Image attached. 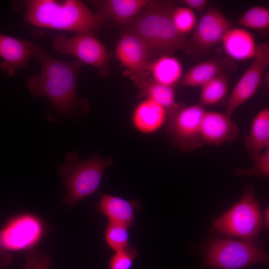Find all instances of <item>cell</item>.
Wrapping results in <instances>:
<instances>
[{
    "mask_svg": "<svg viewBox=\"0 0 269 269\" xmlns=\"http://www.w3.org/2000/svg\"><path fill=\"white\" fill-rule=\"evenodd\" d=\"M34 57L39 60L38 73L29 77L27 86L32 97H46L50 105L46 116L50 121L54 114L67 116L79 107L76 93L79 72L84 65L77 59L65 61L49 56L40 46L36 45Z\"/></svg>",
    "mask_w": 269,
    "mask_h": 269,
    "instance_id": "1",
    "label": "cell"
},
{
    "mask_svg": "<svg viewBox=\"0 0 269 269\" xmlns=\"http://www.w3.org/2000/svg\"><path fill=\"white\" fill-rule=\"evenodd\" d=\"M174 4L172 0H150L124 26V32L134 34L146 44L152 61L179 50L190 54L189 39L177 31L172 21Z\"/></svg>",
    "mask_w": 269,
    "mask_h": 269,
    "instance_id": "2",
    "label": "cell"
},
{
    "mask_svg": "<svg viewBox=\"0 0 269 269\" xmlns=\"http://www.w3.org/2000/svg\"><path fill=\"white\" fill-rule=\"evenodd\" d=\"M21 3L25 20L38 27L75 33L94 32L106 20L80 0H26Z\"/></svg>",
    "mask_w": 269,
    "mask_h": 269,
    "instance_id": "3",
    "label": "cell"
},
{
    "mask_svg": "<svg viewBox=\"0 0 269 269\" xmlns=\"http://www.w3.org/2000/svg\"><path fill=\"white\" fill-rule=\"evenodd\" d=\"M113 163L112 157L103 158L98 153L87 159L79 160L76 152H69L58 171L66 188L62 204L72 207L80 200L95 193L100 186L106 169Z\"/></svg>",
    "mask_w": 269,
    "mask_h": 269,
    "instance_id": "4",
    "label": "cell"
},
{
    "mask_svg": "<svg viewBox=\"0 0 269 269\" xmlns=\"http://www.w3.org/2000/svg\"><path fill=\"white\" fill-rule=\"evenodd\" d=\"M213 225L228 238L255 242L263 227V215L252 187H246L241 199L215 219Z\"/></svg>",
    "mask_w": 269,
    "mask_h": 269,
    "instance_id": "5",
    "label": "cell"
},
{
    "mask_svg": "<svg viewBox=\"0 0 269 269\" xmlns=\"http://www.w3.org/2000/svg\"><path fill=\"white\" fill-rule=\"evenodd\" d=\"M269 255L255 242L216 238L208 245L206 266L220 269H240L254 264H267Z\"/></svg>",
    "mask_w": 269,
    "mask_h": 269,
    "instance_id": "6",
    "label": "cell"
},
{
    "mask_svg": "<svg viewBox=\"0 0 269 269\" xmlns=\"http://www.w3.org/2000/svg\"><path fill=\"white\" fill-rule=\"evenodd\" d=\"M43 233L42 222L33 215H21L9 220L0 229V269L10 263L12 252L34 249Z\"/></svg>",
    "mask_w": 269,
    "mask_h": 269,
    "instance_id": "7",
    "label": "cell"
},
{
    "mask_svg": "<svg viewBox=\"0 0 269 269\" xmlns=\"http://www.w3.org/2000/svg\"><path fill=\"white\" fill-rule=\"evenodd\" d=\"M52 47L58 53L74 56L84 64L95 67L102 76L109 74L111 56L94 32L77 33L69 37L58 34L52 40Z\"/></svg>",
    "mask_w": 269,
    "mask_h": 269,
    "instance_id": "8",
    "label": "cell"
},
{
    "mask_svg": "<svg viewBox=\"0 0 269 269\" xmlns=\"http://www.w3.org/2000/svg\"><path fill=\"white\" fill-rule=\"evenodd\" d=\"M205 112L199 104L180 105L168 115L165 129L173 146L189 153L204 144L200 134V125Z\"/></svg>",
    "mask_w": 269,
    "mask_h": 269,
    "instance_id": "9",
    "label": "cell"
},
{
    "mask_svg": "<svg viewBox=\"0 0 269 269\" xmlns=\"http://www.w3.org/2000/svg\"><path fill=\"white\" fill-rule=\"evenodd\" d=\"M115 54L139 89L148 82V68L152 59L148 47L139 37L124 32L117 43Z\"/></svg>",
    "mask_w": 269,
    "mask_h": 269,
    "instance_id": "10",
    "label": "cell"
},
{
    "mask_svg": "<svg viewBox=\"0 0 269 269\" xmlns=\"http://www.w3.org/2000/svg\"><path fill=\"white\" fill-rule=\"evenodd\" d=\"M269 64V44L257 45L254 61L234 86L229 97L226 114L231 116L235 110L252 98L260 87Z\"/></svg>",
    "mask_w": 269,
    "mask_h": 269,
    "instance_id": "11",
    "label": "cell"
},
{
    "mask_svg": "<svg viewBox=\"0 0 269 269\" xmlns=\"http://www.w3.org/2000/svg\"><path fill=\"white\" fill-rule=\"evenodd\" d=\"M233 27L231 21L217 7L210 6L203 14L189 39L190 54L203 55L221 42Z\"/></svg>",
    "mask_w": 269,
    "mask_h": 269,
    "instance_id": "12",
    "label": "cell"
},
{
    "mask_svg": "<svg viewBox=\"0 0 269 269\" xmlns=\"http://www.w3.org/2000/svg\"><path fill=\"white\" fill-rule=\"evenodd\" d=\"M240 134L239 127L231 116L218 112H205L200 125V134L204 144L221 146L234 141Z\"/></svg>",
    "mask_w": 269,
    "mask_h": 269,
    "instance_id": "13",
    "label": "cell"
},
{
    "mask_svg": "<svg viewBox=\"0 0 269 269\" xmlns=\"http://www.w3.org/2000/svg\"><path fill=\"white\" fill-rule=\"evenodd\" d=\"M36 45L25 39L0 33V69L9 76L26 68L30 59L34 57Z\"/></svg>",
    "mask_w": 269,
    "mask_h": 269,
    "instance_id": "14",
    "label": "cell"
},
{
    "mask_svg": "<svg viewBox=\"0 0 269 269\" xmlns=\"http://www.w3.org/2000/svg\"><path fill=\"white\" fill-rule=\"evenodd\" d=\"M138 200H129L119 196L103 193L95 205L97 211L104 215L109 223L130 228L135 224V215L140 209Z\"/></svg>",
    "mask_w": 269,
    "mask_h": 269,
    "instance_id": "15",
    "label": "cell"
},
{
    "mask_svg": "<svg viewBox=\"0 0 269 269\" xmlns=\"http://www.w3.org/2000/svg\"><path fill=\"white\" fill-rule=\"evenodd\" d=\"M168 114L151 99L144 98L134 107L131 115L134 129L144 134H154L165 126Z\"/></svg>",
    "mask_w": 269,
    "mask_h": 269,
    "instance_id": "16",
    "label": "cell"
},
{
    "mask_svg": "<svg viewBox=\"0 0 269 269\" xmlns=\"http://www.w3.org/2000/svg\"><path fill=\"white\" fill-rule=\"evenodd\" d=\"M150 0H93L88 3L96 13L104 19L110 18L123 26L134 19Z\"/></svg>",
    "mask_w": 269,
    "mask_h": 269,
    "instance_id": "17",
    "label": "cell"
},
{
    "mask_svg": "<svg viewBox=\"0 0 269 269\" xmlns=\"http://www.w3.org/2000/svg\"><path fill=\"white\" fill-rule=\"evenodd\" d=\"M226 54L231 59L245 61L254 58L257 45L254 35L241 28H231L223 37L221 42Z\"/></svg>",
    "mask_w": 269,
    "mask_h": 269,
    "instance_id": "18",
    "label": "cell"
},
{
    "mask_svg": "<svg viewBox=\"0 0 269 269\" xmlns=\"http://www.w3.org/2000/svg\"><path fill=\"white\" fill-rule=\"evenodd\" d=\"M235 69L234 65L227 58L213 57L198 63L191 67L181 80L182 87H200L222 74L227 69Z\"/></svg>",
    "mask_w": 269,
    "mask_h": 269,
    "instance_id": "19",
    "label": "cell"
},
{
    "mask_svg": "<svg viewBox=\"0 0 269 269\" xmlns=\"http://www.w3.org/2000/svg\"><path fill=\"white\" fill-rule=\"evenodd\" d=\"M148 72L153 81L174 87L183 76V67L179 60L172 55L160 56L150 63Z\"/></svg>",
    "mask_w": 269,
    "mask_h": 269,
    "instance_id": "20",
    "label": "cell"
},
{
    "mask_svg": "<svg viewBox=\"0 0 269 269\" xmlns=\"http://www.w3.org/2000/svg\"><path fill=\"white\" fill-rule=\"evenodd\" d=\"M244 143L251 156L269 148V108L260 111L253 120Z\"/></svg>",
    "mask_w": 269,
    "mask_h": 269,
    "instance_id": "21",
    "label": "cell"
},
{
    "mask_svg": "<svg viewBox=\"0 0 269 269\" xmlns=\"http://www.w3.org/2000/svg\"><path fill=\"white\" fill-rule=\"evenodd\" d=\"M139 89L138 97L151 99L163 107L168 115L181 105L176 101L174 87L149 80Z\"/></svg>",
    "mask_w": 269,
    "mask_h": 269,
    "instance_id": "22",
    "label": "cell"
},
{
    "mask_svg": "<svg viewBox=\"0 0 269 269\" xmlns=\"http://www.w3.org/2000/svg\"><path fill=\"white\" fill-rule=\"evenodd\" d=\"M228 89L226 77L222 74L217 76L201 87L199 105L203 107L219 104L226 96Z\"/></svg>",
    "mask_w": 269,
    "mask_h": 269,
    "instance_id": "23",
    "label": "cell"
},
{
    "mask_svg": "<svg viewBox=\"0 0 269 269\" xmlns=\"http://www.w3.org/2000/svg\"><path fill=\"white\" fill-rule=\"evenodd\" d=\"M242 26L255 30L269 27V9L262 6H254L248 9L235 21Z\"/></svg>",
    "mask_w": 269,
    "mask_h": 269,
    "instance_id": "24",
    "label": "cell"
},
{
    "mask_svg": "<svg viewBox=\"0 0 269 269\" xmlns=\"http://www.w3.org/2000/svg\"><path fill=\"white\" fill-rule=\"evenodd\" d=\"M128 228L113 223H108L105 232L104 238L108 247L114 252L125 249L130 245Z\"/></svg>",
    "mask_w": 269,
    "mask_h": 269,
    "instance_id": "25",
    "label": "cell"
},
{
    "mask_svg": "<svg viewBox=\"0 0 269 269\" xmlns=\"http://www.w3.org/2000/svg\"><path fill=\"white\" fill-rule=\"evenodd\" d=\"M172 19L177 31L185 36L194 29L197 23L194 11L186 6L175 7Z\"/></svg>",
    "mask_w": 269,
    "mask_h": 269,
    "instance_id": "26",
    "label": "cell"
},
{
    "mask_svg": "<svg viewBox=\"0 0 269 269\" xmlns=\"http://www.w3.org/2000/svg\"><path fill=\"white\" fill-rule=\"evenodd\" d=\"M253 165L248 168H237L235 173L239 175L246 177L260 176L269 177V148L256 155H251Z\"/></svg>",
    "mask_w": 269,
    "mask_h": 269,
    "instance_id": "27",
    "label": "cell"
},
{
    "mask_svg": "<svg viewBox=\"0 0 269 269\" xmlns=\"http://www.w3.org/2000/svg\"><path fill=\"white\" fill-rule=\"evenodd\" d=\"M138 255L136 249L129 245L124 249L114 252L108 263V269H131Z\"/></svg>",
    "mask_w": 269,
    "mask_h": 269,
    "instance_id": "28",
    "label": "cell"
},
{
    "mask_svg": "<svg viewBox=\"0 0 269 269\" xmlns=\"http://www.w3.org/2000/svg\"><path fill=\"white\" fill-rule=\"evenodd\" d=\"M26 262L23 269H49L52 259L46 255H41L36 249L26 251Z\"/></svg>",
    "mask_w": 269,
    "mask_h": 269,
    "instance_id": "29",
    "label": "cell"
},
{
    "mask_svg": "<svg viewBox=\"0 0 269 269\" xmlns=\"http://www.w3.org/2000/svg\"><path fill=\"white\" fill-rule=\"evenodd\" d=\"M180 1L186 7L200 13L204 12L208 3L207 0H181Z\"/></svg>",
    "mask_w": 269,
    "mask_h": 269,
    "instance_id": "30",
    "label": "cell"
},
{
    "mask_svg": "<svg viewBox=\"0 0 269 269\" xmlns=\"http://www.w3.org/2000/svg\"><path fill=\"white\" fill-rule=\"evenodd\" d=\"M269 207H268L265 211L264 213V215L263 216V218H264V222H263V227L265 229H268L269 226Z\"/></svg>",
    "mask_w": 269,
    "mask_h": 269,
    "instance_id": "31",
    "label": "cell"
}]
</instances>
